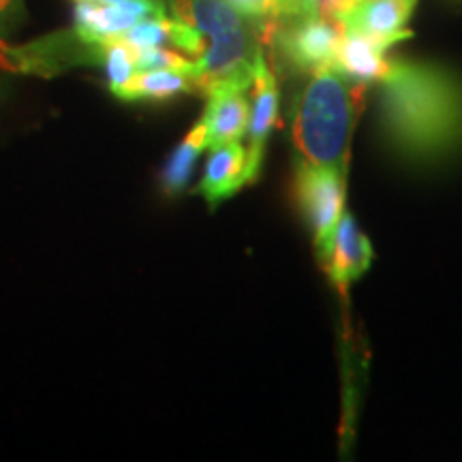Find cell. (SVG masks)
Returning a JSON list of instances; mask_svg holds the SVG:
<instances>
[{
    "instance_id": "4",
    "label": "cell",
    "mask_w": 462,
    "mask_h": 462,
    "mask_svg": "<svg viewBox=\"0 0 462 462\" xmlns=\"http://www.w3.org/2000/svg\"><path fill=\"white\" fill-rule=\"evenodd\" d=\"M103 42H90L78 28L60 31L26 45H9L0 39V71L54 78L67 69L101 67Z\"/></svg>"
},
{
    "instance_id": "23",
    "label": "cell",
    "mask_w": 462,
    "mask_h": 462,
    "mask_svg": "<svg viewBox=\"0 0 462 462\" xmlns=\"http://www.w3.org/2000/svg\"><path fill=\"white\" fill-rule=\"evenodd\" d=\"M356 3H357V0H356Z\"/></svg>"
},
{
    "instance_id": "21",
    "label": "cell",
    "mask_w": 462,
    "mask_h": 462,
    "mask_svg": "<svg viewBox=\"0 0 462 462\" xmlns=\"http://www.w3.org/2000/svg\"><path fill=\"white\" fill-rule=\"evenodd\" d=\"M315 3H317V11H319L321 15L332 17V20L340 22V17L354 7L356 0H315Z\"/></svg>"
},
{
    "instance_id": "10",
    "label": "cell",
    "mask_w": 462,
    "mask_h": 462,
    "mask_svg": "<svg viewBox=\"0 0 462 462\" xmlns=\"http://www.w3.org/2000/svg\"><path fill=\"white\" fill-rule=\"evenodd\" d=\"M248 88L242 86H217L208 92L206 112L201 123L206 126L208 148L227 142H242L246 135L251 103H248Z\"/></svg>"
},
{
    "instance_id": "5",
    "label": "cell",
    "mask_w": 462,
    "mask_h": 462,
    "mask_svg": "<svg viewBox=\"0 0 462 462\" xmlns=\"http://www.w3.org/2000/svg\"><path fill=\"white\" fill-rule=\"evenodd\" d=\"M345 170L332 165H315L298 161L296 165V201L313 234L319 262H326L337 236V227L345 206Z\"/></svg>"
},
{
    "instance_id": "16",
    "label": "cell",
    "mask_w": 462,
    "mask_h": 462,
    "mask_svg": "<svg viewBox=\"0 0 462 462\" xmlns=\"http://www.w3.org/2000/svg\"><path fill=\"white\" fill-rule=\"evenodd\" d=\"M101 67L103 71H106L109 90H112V95L116 97L131 82L133 75L137 73L135 51H133L131 45L125 43L123 39H106V42H103Z\"/></svg>"
},
{
    "instance_id": "22",
    "label": "cell",
    "mask_w": 462,
    "mask_h": 462,
    "mask_svg": "<svg viewBox=\"0 0 462 462\" xmlns=\"http://www.w3.org/2000/svg\"><path fill=\"white\" fill-rule=\"evenodd\" d=\"M92 3H103V5H112V3H120V0H92Z\"/></svg>"
},
{
    "instance_id": "19",
    "label": "cell",
    "mask_w": 462,
    "mask_h": 462,
    "mask_svg": "<svg viewBox=\"0 0 462 462\" xmlns=\"http://www.w3.org/2000/svg\"><path fill=\"white\" fill-rule=\"evenodd\" d=\"M24 17L22 0H0V34L9 32Z\"/></svg>"
},
{
    "instance_id": "3",
    "label": "cell",
    "mask_w": 462,
    "mask_h": 462,
    "mask_svg": "<svg viewBox=\"0 0 462 462\" xmlns=\"http://www.w3.org/2000/svg\"><path fill=\"white\" fill-rule=\"evenodd\" d=\"M362 90V84L346 79L334 67L310 75L291 123V142L300 159L345 170L357 95Z\"/></svg>"
},
{
    "instance_id": "2",
    "label": "cell",
    "mask_w": 462,
    "mask_h": 462,
    "mask_svg": "<svg viewBox=\"0 0 462 462\" xmlns=\"http://www.w3.org/2000/svg\"><path fill=\"white\" fill-rule=\"evenodd\" d=\"M176 20L193 26L204 37V54L195 65V86L208 95L217 86L251 88L255 71L257 28L227 0H171Z\"/></svg>"
},
{
    "instance_id": "9",
    "label": "cell",
    "mask_w": 462,
    "mask_h": 462,
    "mask_svg": "<svg viewBox=\"0 0 462 462\" xmlns=\"http://www.w3.org/2000/svg\"><path fill=\"white\" fill-rule=\"evenodd\" d=\"M415 9V0H357L346 14L340 17L345 31H356L373 37L385 50L411 37L407 28L409 17Z\"/></svg>"
},
{
    "instance_id": "20",
    "label": "cell",
    "mask_w": 462,
    "mask_h": 462,
    "mask_svg": "<svg viewBox=\"0 0 462 462\" xmlns=\"http://www.w3.org/2000/svg\"><path fill=\"white\" fill-rule=\"evenodd\" d=\"M310 14H319V11H317L315 0H282V15L279 22L291 20V17H300V15H310Z\"/></svg>"
},
{
    "instance_id": "11",
    "label": "cell",
    "mask_w": 462,
    "mask_h": 462,
    "mask_svg": "<svg viewBox=\"0 0 462 462\" xmlns=\"http://www.w3.org/2000/svg\"><path fill=\"white\" fill-rule=\"evenodd\" d=\"M373 257L371 242L357 229L354 217L343 215L337 227V236H334L330 255L321 265L328 279L345 293L351 282L360 279L371 268Z\"/></svg>"
},
{
    "instance_id": "14",
    "label": "cell",
    "mask_w": 462,
    "mask_h": 462,
    "mask_svg": "<svg viewBox=\"0 0 462 462\" xmlns=\"http://www.w3.org/2000/svg\"><path fill=\"white\" fill-rule=\"evenodd\" d=\"M193 90H198V86L190 73L176 71V69H152V71H137L116 97L123 101L161 103Z\"/></svg>"
},
{
    "instance_id": "15",
    "label": "cell",
    "mask_w": 462,
    "mask_h": 462,
    "mask_svg": "<svg viewBox=\"0 0 462 462\" xmlns=\"http://www.w3.org/2000/svg\"><path fill=\"white\" fill-rule=\"evenodd\" d=\"M208 148V137H206V126L199 123L190 129V133L184 140L178 143L176 150L170 154L167 163L161 171V189H163L165 195L182 193L184 187H187L190 180V173H193V167L198 163L199 154Z\"/></svg>"
},
{
    "instance_id": "13",
    "label": "cell",
    "mask_w": 462,
    "mask_h": 462,
    "mask_svg": "<svg viewBox=\"0 0 462 462\" xmlns=\"http://www.w3.org/2000/svg\"><path fill=\"white\" fill-rule=\"evenodd\" d=\"M385 51L388 50L379 42H374L373 37H366V34L356 31H345L334 69L356 84L366 86L381 82L392 62L385 58Z\"/></svg>"
},
{
    "instance_id": "18",
    "label": "cell",
    "mask_w": 462,
    "mask_h": 462,
    "mask_svg": "<svg viewBox=\"0 0 462 462\" xmlns=\"http://www.w3.org/2000/svg\"><path fill=\"white\" fill-rule=\"evenodd\" d=\"M238 14H242L257 28L259 37L270 31L282 15V0H227Z\"/></svg>"
},
{
    "instance_id": "6",
    "label": "cell",
    "mask_w": 462,
    "mask_h": 462,
    "mask_svg": "<svg viewBox=\"0 0 462 462\" xmlns=\"http://www.w3.org/2000/svg\"><path fill=\"white\" fill-rule=\"evenodd\" d=\"M345 26L321 14L300 15L276 22L262 42L276 43L281 56L298 73H310L334 67Z\"/></svg>"
},
{
    "instance_id": "12",
    "label": "cell",
    "mask_w": 462,
    "mask_h": 462,
    "mask_svg": "<svg viewBox=\"0 0 462 462\" xmlns=\"http://www.w3.org/2000/svg\"><path fill=\"white\" fill-rule=\"evenodd\" d=\"M248 184L246 180V146L242 142H227L212 146L208 157L204 178L199 182V193L208 206L217 208Z\"/></svg>"
},
{
    "instance_id": "7",
    "label": "cell",
    "mask_w": 462,
    "mask_h": 462,
    "mask_svg": "<svg viewBox=\"0 0 462 462\" xmlns=\"http://www.w3.org/2000/svg\"><path fill=\"white\" fill-rule=\"evenodd\" d=\"M253 103L246 126V180L253 184L259 178L263 165L265 143L279 116V88H276L274 73L265 62L263 50L255 54V71H253Z\"/></svg>"
},
{
    "instance_id": "8",
    "label": "cell",
    "mask_w": 462,
    "mask_h": 462,
    "mask_svg": "<svg viewBox=\"0 0 462 462\" xmlns=\"http://www.w3.org/2000/svg\"><path fill=\"white\" fill-rule=\"evenodd\" d=\"M75 26L90 42L118 37L126 28L154 15H167L163 0H120L103 5L92 0H75Z\"/></svg>"
},
{
    "instance_id": "17",
    "label": "cell",
    "mask_w": 462,
    "mask_h": 462,
    "mask_svg": "<svg viewBox=\"0 0 462 462\" xmlns=\"http://www.w3.org/2000/svg\"><path fill=\"white\" fill-rule=\"evenodd\" d=\"M171 22L173 17L170 15L146 17V20L126 28L123 34H118V39L129 43L133 50L159 48V45L171 43Z\"/></svg>"
},
{
    "instance_id": "1",
    "label": "cell",
    "mask_w": 462,
    "mask_h": 462,
    "mask_svg": "<svg viewBox=\"0 0 462 462\" xmlns=\"http://www.w3.org/2000/svg\"><path fill=\"white\" fill-rule=\"evenodd\" d=\"M379 123L385 140L413 163L441 161L462 148V79L432 62H390L381 79Z\"/></svg>"
}]
</instances>
